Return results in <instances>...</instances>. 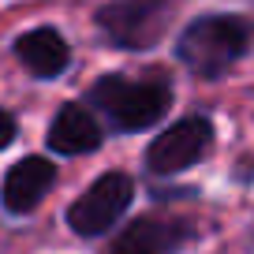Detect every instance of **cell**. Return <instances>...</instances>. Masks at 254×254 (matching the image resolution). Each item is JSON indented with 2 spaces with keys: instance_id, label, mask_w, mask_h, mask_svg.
<instances>
[{
  "instance_id": "cell-1",
  "label": "cell",
  "mask_w": 254,
  "mask_h": 254,
  "mask_svg": "<svg viewBox=\"0 0 254 254\" xmlns=\"http://www.w3.org/2000/svg\"><path fill=\"white\" fill-rule=\"evenodd\" d=\"M247 49H251V26L239 15H202L176 41L180 60L202 79H221Z\"/></svg>"
},
{
  "instance_id": "cell-3",
  "label": "cell",
  "mask_w": 254,
  "mask_h": 254,
  "mask_svg": "<svg viewBox=\"0 0 254 254\" xmlns=\"http://www.w3.org/2000/svg\"><path fill=\"white\" fill-rule=\"evenodd\" d=\"M172 23V0H112L97 11V30L120 49H153Z\"/></svg>"
},
{
  "instance_id": "cell-7",
  "label": "cell",
  "mask_w": 254,
  "mask_h": 254,
  "mask_svg": "<svg viewBox=\"0 0 254 254\" xmlns=\"http://www.w3.org/2000/svg\"><path fill=\"white\" fill-rule=\"evenodd\" d=\"M15 56L30 75H38V79H56V75L67 67V60H71V49L60 38V30L38 26V30H26L23 38L15 41Z\"/></svg>"
},
{
  "instance_id": "cell-9",
  "label": "cell",
  "mask_w": 254,
  "mask_h": 254,
  "mask_svg": "<svg viewBox=\"0 0 254 254\" xmlns=\"http://www.w3.org/2000/svg\"><path fill=\"white\" fill-rule=\"evenodd\" d=\"M49 146L56 153H94L101 146V127L82 105H64L49 127Z\"/></svg>"
},
{
  "instance_id": "cell-8",
  "label": "cell",
  "mask_w": 254,
  "mask_h": 254,
  "mask_svg": "<svg viewBox=\"0 0 254 254\" xmlns=\"http://www.w3.org/2000/svg\"><path fill=\"white\" fill-rule=\"evenodd\" d=\"M187 224L180 221H135L116 236L109 254H176L180 243L187 239Z\"/></svg>"
},
{
  "instance_id": "cell-5",
  "label": "cell",
  "mask_w": 254,
  "mask_h": 254,
  "mask_svg": "<svg viewBox=\"0 0 254 254\" xmlns=\"http://www.w3.org/2000/svg\"><path fill=\"white\" fill-rule=\"evenodd\" d=\"M213 146V124L206 116H183L168 131H161L146 150V168L153 176H176L198 165Z\"/></svg>"
},
{
  "instance_id": "cell-10",
  "label": "cell",
  "mask_w": 254,
  "mask_h": 254,
  "mask_svg": "<svg viewBox=\"0 0 254 254\" xmlns=\"http://www.w3.org/2000/svg\"><path fill=\"white\" fill-rule=\"evenodd\" d=\"M11 138H15V120L0 109V150H4V146H11Z\"/></svg>"
},
{
  "instance_id": "cell-6",
  "label": "cell",
  "mask_w": 254,
  "mask_h": 254,
  "mask_svg": "<svg viewBox=\"0 0 254 254\" xmlns=\"http://www.w3.org/2000/svg\"><path fill=\"white\" fill-rule=\"evenodd\" d=\"M53 183H56L53 161H45V157H23L19 165L8 168L4 187H0V198H4V206H8L11 213H30L49 190H53Z\"/></svg>"
},
{
  "instance_id": "cell-4",
  "label": "cell",
  "mask_w": 254,
  "mask_h": 254,
  "mask_svg": "<svg viewBox=\"0 0 254 254\" xmlns=\"http://www.w3.org/2000/svg\"><path fill=\"white\" fill-rule=\"evenodd\" d=\"M131 194H135V183L124 172H105L82 190L79 198L67 209V224H71L75 236H101L112 224L124 217V209L131 206Z\"/></svg>"
},
{
  "instance_id": "cell-2",
  "label": "cell",
  "mask_w": 254,
  "mask_h": 254,
  "mask_svg": "<svg viewBox=\"0 0 254 254\" xmlns=\"http://www.w3.org/2000/svg\"><path fill=\"white\" fill-rule=\"evenodd\" d=\"M90 101L112 120L116 131H142L153 127L172 105V90L161 79H127L105 75L90 86Z\"/></svg>"
}]
</instances>
